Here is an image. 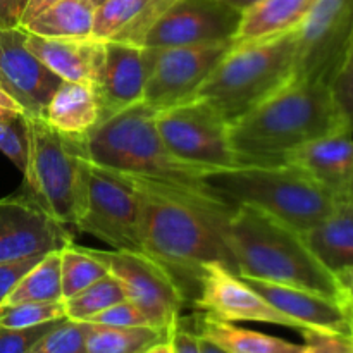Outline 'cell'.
Instances as JSON below:
<instances>
[{
	"instance_id": "obj_30",
	"label": "cell",
	"mask_w": 353,
	"mask_h": 353,
	"mask_svg": "<svg viewBox=\"0 0 353 353\" xmlns=\"http://www.w3.org/2000/svg\"><path fill=\"white\" fill-rule=\"evenodd\" d=\"M123 300H126V293H124L121 283L109 272L99 281L92 283L85 290L76 293L74 296L64 300L65 317L71 321L86 323L95 314L102 312L107 307L123 302Z\"/></svg>"
},
{
	"instance_id": "obj_25",
	"label": "cell",
	"mask_w": 353,
	"mask_h": 353,
	"mask_svg": "<svg viewBox=\"0 0 353 353\" xmlns=\"http://www.w3.org/2000/svg\"><path fill=\"white\" fill-rule=\"evenodd\" d=\"M196 333L212 341L228 353H303L305 347L292 343L283 338L271 336L261 331L245 330L234 326V323L216 319L202 314L196 321Z\"/></svg>"
},
{
	"instance_id": "obj_49",
	"label": "cell",
	"mask_w": 353,
	"mask_h": 353,
	"mask_svg": "<svg viewBox=\"0 0 353 353\" xmlns=\"http://www.w3.org/2000/svg\"><path fill=\"white\" fill-rule=\"evenodd\" d=\"M348 307V312H350V317H352V324H353V302L352 303H347Z\"/></svg>"
},
{
	"instance_id": "obj_21",
	"label": "cell",
	"mask_w": 353,
	"mask_h": 353,
	"mask_svg": "<svg viewBox=\"0 0 353 353\" xmlns=\"http://www.w3.org/2000/svg\"><path fill=\"white\" fill-rule=\"evenodd\" d=\"M174 0H105L95 9L93 38L140 45L155 19Z\"/></svg>"
},
{
	"instance_id": "obj_18",
	"label": "cell",
	"mask_w": 353,
	"mask_h": 353,
	"mask_svg": "<svg viewBox=\"0 0 353 353\" xmlns=\"http://www.w3.org/2000/svg\"><path fill=\"white\" fill-rule=\"evenodd\" d=\"M240 278L247 285H250L259 295L264 296L265 302L295 321L302 327V331L321 330L341 334L352 333L350 312L341 300L312 292V290L278 285V283L262 281V279L247 278V276H240Z\"/></svg>"
},
{
	"instance_id": "obj_53",
	"label": "cell",
	"mask_w": 353,
	"mask_h": 353,
	"mask_svg": "<svg viewBox=\"0 0 353 353\" xmlns=\"http://www.w3.org/2000/svg\"><path fill=\"white\" fill-rule=\"evenodd\" d=\"M0 90H2V81H0Z\"/></svg>"
},
{
	"instance_id": "obj_41",
	"label": "cell",
	"mask_w": 353,
	"mask_h": 353,
	"mask_svg": "<svg viewBox=\"0 0 353 353\" xmlns=\"http://www.w3.org/2000/svg\"><path fill=\"white\" fill-rule=\"evenodd\" d=\"M334 278H336L338 288H340L341 299H343L345 305H347V303H352L353 302V268L338 272Z\"/></svg>"
},
{
	"instance_id": "obj_24",
	"label": "cell",
	"mask_w": 353,
	"mask_h": 353,
	"mask_svg": "<svg viewBox=\"0 0 353 353\" xmlns=\"http://www.w3.org/2000/svg\"><path fill=\"white\" fill-rule=\"evenodd\" d=\"M316 0H261L245 10L233 41H252L296 30Z\"/></svg>"
},
{
	"instance_id": "obj_43",
	"label": "cell",
	"mask_w": 353,
	"mask_h": 353,
	"mask_svg": "<svg viewBox=\"0 0 353 353\" xmlns=\"http://www.w3.org/2000/svg\"><path fill=\"white\" fill-rule=\"evenodd\" d=\"M0 109H6V110H12V112H17V114H23V110H21V107L17 105L16 102H14L12 99H10L9 95H7L3 90H0Z\"/></svg>"
},
{
	"instance_id": "obj_5",
	"label": "cell",
	"mask_w": 353,
	"mask_h": 353,
	"mask_svg": "<svg viewBox=\"0 0 353 353\" xmlns=\"http://www.w3.org/2000/svg\"><path fill=\"white\" fill-rule=\"evenodd\" d=\"M130 183L140 196L145 254L165 265L176 279L186 276L195 279L196 285L207 264L217 262L236 272L216 221L174 196L141 183Z\"/></svg>"
},
{
	"instance_id": "obj_19",
	"label": "cell",
	"mask_w": 353,
	"mask_h": 353,
	"mask_svg": "<svg viewBox=\"0 0 353 353\" xmlns=\"http://www.w3.org/2000/svg\"><path fill=\"white\" fill-rule=\"evenodd\" d=\"M26 45L62 81L97 86L103 41L95 38H47L26 31Z\"/></svg>"
},
{
	"instance_id": "obj_34",
	"label": "cell",
	"mask_w": 353,
	"mask_h": 353,
	"mask_svg": "<svg viewBox=\"0 0 353 353\" xmlns=\"http://www.w3.org/2000/svg\"><path fill=\"white\" fill-rule=\"evenodd\" d=\"M330 88L334 97V102L343 116L347 130L353 134V43L343 64L334 74Z\"/></svg>"
},
{
	"instance_id": "obj_44",
	"label": "cell",
	"mask_w": 353,
	"mask_h": 353,
	"mask_svg": "<svg viewBox=\"0 0 353 353\" xmlns=\"http://www.w3.org/2000/svg\"><path fill=\"white\" fill-rule=\"evenodd\" d=\"M221 2H224L226 6L233 7V9L240 10V12H245V10H248L250 7H254L255 3H259L261 0H221Z\"/></svg>"
},
{
	"instance_id": "obj_52",
	"label": "cell",
	"mask_w": 353,
	"mask_h": 353,
	"mask_svg": "<svg viewBox=\"0 0 353 353\" xmlns=\"http://www.w3.org/2000/svg\"><path fill=\"white\" fill-rule=\"evenodd\" d=\"M350 336H352V353H353V324H352V333H350Z\"/></svg>"
},
{
	"instance_id": "obj_2",
	"label": "cell",
	"mask_w": 353,
	"mask_h": 353,
	"mask_svg": "<svg viewBox=\"0 0 353 353\" xmlns=\"http://www.w3.org/2000/svg\"><path fill=\"white\" fill-rule=\"evenodd\" d=\"M347 130L330 85L292 81L230 124L240 164H274L295 148Z\"/></svg>"
},
{
	"instance_id": "obj_40",
	"label": "cell",
	"mask_w": 353,
	"mask_h": 353,
	"mask_svg": "<svg viewBox=\"0 0 353 353\" xmlns=\"http://www.w3.org/2000/svg\"><path fill=\"white\" fill-rule=\"evenodd\" d=\"M57 2H61V0H28L26 7H24L23 16H21L19 26L21 28L26 26V24L31 23L34 17H38L41 12H45L47 9H50V7Z\"/></svg>"
},
{
	"instance_id": "obj_26",
	"label": "cell",
	"mask_w": 353,
	"mask_h": 353,
	"mask_svg": "<svg viewBox=\"0 0 353 353\" xmlns=\"http://www.w3.org/2000/svg\"><path fill=\"white\" fill-rule=\"evenodd\" d=\"M95 9L92 0H61L23 30L47 38H93Z\"/></svg>"
},
{
	"instance_id": "obj_23",
	"label": "cell",
	"mask_w": 353,
	"mask_h": 353,
	"mask_svg": "<svg viewBox=\"0 0 353 353\" xmlns=\"http://www.w3.org/2000/svg\"><path fill=\"white\" fill-rule=\"evenodd\" d=\"M57 131L86 137L100 123V102L93 86L62 81L41 114Z\"/></svg>"
},
{
	"instance_id": "obj_33",
	"label": "cell",
	"mask_w": 353,
	"mask_h": 353,
	"mask_svg": "<svg viewBox=\"0 0 353 353\" xmlns=\"http://www.w3.org/2000/svg\"><path fill=\"white\" fill-rule=\"evenodd\" d=\"M0 152L24 172L28 161V124L24 114L0 117Z\"/></svg>"
},
{
	"instance_id": "obj_10",
	"label": "cell",
	"mask_w": 353,
	"mask_h": 353,
	"mask_svg": "<svg viewBox=\"0 0 353 353\" xmlns=\"http://www.w3.org/2000/svg\"><path fill=\"white\" fill-rule=\"evenodd\" d=\"M295 41L293 81L331 85L353 43V0H316Z\"/></svg>"
},
{
	"instance_id": "obj_12",
	"label": "cell",
	"mask_w": 353,
	"mask_h": 353,
	"mask_svg": "<svg viewBox=\"0 0 353 353\" xmlns=\"http://www.w3.org/2000/svg\"><path fill=\"white\" fill-rule=\"evenodd\" d=\"M233 40L185 47L145 48L147 81L143 102L154 110L193 99Z\"/></svg>"
},
{
	"instance_id": "obj_36",
	"label": "cell",
	"mask_w": 353,
	"mask_h": 353,
	"mask_svg": "<svg viewBox=\"0 0 353 353\" xmlns=\"http://www.w3.org/2000/svg\"><path fill=\"white\" fill-rule=\"evenodd\" d=\"M57 323L59 321H54L34 327H0V353H28Z\"/></svg>"
},
{
	"instance_id": "obj_37",
	"label": "cell",
	"mask_w": 353,
	"mask_h": 353,
	"mask_svg": "<svg viewBox=\"0 0 353 353\" xmlns=\"http://www.w3.org/2000/svg\"><path fill=\"white\" fill-rule=\"evenodd\" d=\"M303 336V353H352L350 334L333 333V331L305 330Z\"/></svg>"
},
{
	"instance_id": "obj_51",
	"label": "cell",
	"mask_w": 353,
	"mask_h": 353,
	"mask_svg": "<svg viewBox=\"0 0 353 353\" xmlns=\"http://www.w3.org/2000/svg\"><path fill=\"white\" fill-rule=\"evenodd\" d=\"M92 2L95 3V6H100V3H102V2H105V0H92Z\"/></svg>"
},
{
	"instance_id": "obj_1",
	"label": "cell",
	"mask_w": 353,
	"mask_h": 353,
	"mask_svg": "<svg viewBox=\"0 0 353 353\" xmlns=\"http://www.w3.org/2000/svg\"><path fill=\"white\" fill-rule=\"evenodd\" d=\"M86 150L97 168L174 196L219 226L231 212L203 183V172L210 168L188 164L176 157L159 134L155 110L145 102L97 124L86 134Z\"/></svg>"
},
{
	"instance_id": "obj_31",
	"label": "cell",
	"mask_w": 353,
	"mask_h": 353,
	"mask_svg": "<svg viewBox=\"0 0 353 353\" xmlns=\"http://www.w3.org/2000/svg\"><path fill=\"white\" fill-rule=\"evenodd\" d=\"M65 319L64 300L0 305V327H34Z\"/></svg>"
},
{
	"instance_id": "obj_22",
	"label": "cell",
	"mask_w": 353,
	"mask_h": 353,
	"mask_svg": "<svg viewBox=\"0 0 353 353\" xmlns=\"http://www.w3.org/2000/svg\"><path fill=\"white\" fill-rule=\"evenodd\" d=\"M307 245L321 264L336 276L353 268V199L343 193L333 212L303 233Z\"/></svg>"
},
{
	"instance_id": "obj_32",
	"label": "cell",
	"mask_w": 353,
	"mask_h": 353,
	"mask_svg": "<svg viewBox=\"0 0 353 353\" xmlns=\"http://www.w3.org/2000/svg\"><path fill=\"white\" fill-rule=\"evenodd\" d=\"M28 353H86V323L59 321Z\"/></svg>"
},
{
	"instance_id": "obj_11",
	"label": "cell",
	"mask_w": 353,
	"mask_h": 353,
	"mask_svg": "<svg viewBox=\"0 0 353 353\" xmlns=\"http://www.w3.org/2000/svg\"><path fill=\"white\" fill-rule=\"evenodd\" d=\"M93 250V248H92ZM107 271L121 283L126 299L133 302L150 326L168 331L179 321L185 307V290L165 265L141 252L93 250Z\"/></svg>"
},
{
	"instance_id": "obj_16",
	"label": "cell",
	"mask_w": 353,
	"mask_h": 353,
	"mask_svg": "<svg viewBox=\"0 0 353 353\" xmlns=\"http://www.w3.org/2000/svg\"><path fill=\"white\" fill-rule=\"evenodd\" d=\"M0 81L24 116H41L62 79L28 48L26 31L10 26L0 28Z\"/></svg>"
},
{
	"instance_id": "obj_48",
	"label": "cell",
	"mask_w": 353,
	"mask_h": 353,
	"mask_svg": "<svg viewBox=\"0 0 353 353\" xmlns=\"http://www.w3.org/2000/svg\"><path fill=\"white\" fill-rule=\"evenodd\" d=\"M9 116H17V112H12V110L0 109V117H9Z\"/></svg>"
},
{
	"instance_id": "obj_28",
	"label": "cell",
	"mask_w": 353,
	"mask_h": 353,
	"mask_svg": "<svg viewBox=\"0 0 353 353\" xmlns=\"http://www.w3.org/2000/svg\"><path fill=\"white\" fill-rule=\"evenodd\" d=\"M62 300L61 250L50 252L19 279L2 305L24 302H59Z\"/></svg>"
},
{
	"instance_id": "obj_4",
	"label": "cell",
	"mask_w": 353,
	"mask_h": 353,
	"mask_svg": "<svg viewBox=\"0 0 353 353\" xmlns=\"http://www.w3.org/2000/svg\"><path fill=\"white\" fill-rule=\"evenodd\" d=\"M203 183L231 210L238 205L257 207L300 233L326 219L343 195L288 162L210 168L203 172Z\"/></svg>"
},
{
	"instance_id": "obj_20",
	"label": "cell",
	"mask_w": 353,
	"mask_h": 353,
	"mask_svg": "<svg viewBox=\"0 0 353 353\" xmlns=\"http://www.w3.org/2000/svg\"><path fill=\"white\" fill-rule=\"evenodd\" d=\"M285 162L336 193H347L353 183V134L348 130L326 134L295 148Z\"/></svg>"
},
{
	"instance_id": "obj_17",
	"label": "cell",
	"mask_w": 353,
	"mask_h": 353,
	"mask_svg": "<svg viewBox=\"0 0 353 353\" xmlns=\"http://www.w3.org/2000/svg\"><path fill=\"white\" fill-rule=\"evenodd\" d=\"M147 81L145 48L128 41H103V59L95 92L100 102V123L114 114L143 102Z\"/></svg>"
},
{
	"instance_id": "obj_29",
	"label": "cell",
	"mask_w": 353,
	"mask_h": 353,
	"mask_svg": "<svg viewBox=\"0 0 353 353\" xmlns=\"http://www.w3.org/2000/svg\"><path fill=\"white\" fill-rule=\"evenodd\" d=\"M109 274L105 262L93 254L92 248L68 245L61 250L62 300H68Z\"/></svg>"
},
{
	"instance_id": "obj_7",
	"label": "cell",
	"mask_w": 353,
	"mask_h": 353,
	"mask_svg": "<svg viewBox=\"0 0 353 353\" xmlns=\"http://www.w3.org/2000/svg\"><path fill=\"white\" fill-rule=\"evenodd\" d=\"M26 193L57 223L76 228L92 168L86 137L61 133L41 116H26Z\"/></svg>"
},
{
	"instance_id": "obj_27",
	"label": "cell",
	"mask_w": 353,
	"mask_h": 353,
	"mask_svg": "<svg viewBox=\"0 0 353 353\" xmlns=\"http://www.w3.org/2000/svg\"><path fill=\"white\" fill-rule=\"evenodd\" d=\"M168 338V331L152 326L114 327L86 323V353H143Z\"/></svg>"
},
{
	"instance_id": "obj_47",
	"label": "cell",
	"mask_w": 353,
	"mask_h": 353,
	"mask_svg": "<svg viewBox=\"0 0 353 353\" xmlns=\"http://www.w3.org/2000/svg\"><path fill=\"white\" fill-rule=\"evenodd\" d=\"M7 3H9V0H0V28H6Z\"/></svg>"
},
{
	"instance_id": "obj_3",
	"label": "cell",
	"mask_w": 353,
	"mask_h": 353,
	"mask_svg": "<svg viewBox=\"0 0 353 353\" xmlns=\"http://www.w3.org/2000/svg\"><path fill=\"white\" fill-rule=\"evenodd\" d=\"M221 233L238 276L312 290L343 302L334 274L312 254L303 233L285 221L257 207L238 205Z\"/></svg>"
},
{
	"instance_id": "obj_38",
	"label": "cell",
	"mask_w": 353,
	"mask_h": 353,
	"mask_svg": "<svg viewBox=\"0 0 353 353\" xmlns=\"http://www.w3.org/2000/svg\"><path fill=\"white\" fill-rule=\"evenodd\" d=\"M41 257H43V255H41ZM38 261H40V257H31L23 259V261L3 262V264H0V305L6 302L7 296L10 295V292L16 288L19 279L23 278Z\"/></svg>"
},
{
	"instance_id": "obj_42",
	"label": "cell",
	"mask_w": 353,
	"mask_h": 353,
	"mask_svg": "<svg viewBox=\"0 0 353 353\" xmlns=\"http://www.w3.org/2000/svg\"><path fill=\"white\" fill-rule=\"evenodd\" d=\"M26 3H28V0H9V3H7L6 28L19 26L21 16H23Z\"/></svg>"
},
{
	"instance_id": "obj_6",
	"label": "cell",
	"mask_w": 353,
	"mask_h": 353,
	"mask_svg": "<svg viewBox=\"0 0 353 353\" xmlns=\"http://www.w3.org/2000/svg\"><path fill=\"white\" fill-rule=\"evenodd\" d=\"M295 30L252 41H233L195 97L234 123L295 78Z\"/></svg>"
},
{
	"instance_id": "obj_46",
	"label": "cell",
	"mask_w": 353,
	"mask_h": 353,
	"mask_svg": "<svg viewBox=\"0 0 353 353\" xmlns=\"http://www.w3.org/2000/svg\"><path fill=\"white\" fill-rule=\"evenodd\" d=\"M200 338H202V336H200ZM202 353H228V352H224L223 348H219L217 345H214L212 341L202 338Z\"/></svg>"
},
{
	"instance_id": "obj_39",
	"label": "cell",
	"mask_w": 353,
	"mask_h": 353,
	"mask_svg": "<svg viewBox=\"0 0 353 353\" xmlns=\"http://www.w3.org/2000/svg\"><path fill=\"white\" fill-rule=\"evenodd\" d=\"M168 340L171 343L172 353H202V338L196 330H188L181 321L169 330Z\"/></svg>"
},
{
	"instance_id": "obj_14",
	"label": "cell",
	"mask_w": 353,
	"mask_h": 353,
	"mask_svg": "<svg viewBox=\"0 0 353 353\" xmlns=\"http://www.w3.org/2000/svg\"><path fill=\"white\" fill-rule=\"evenodd\" d=\"M71 243L68 226L41 209L30 193L0 199V264L41 257Z\"/></svg>"
},
{
	"instance_id": "obj_15",
	"label": "cell",
	"mask_w": 353,
	"mask_h": 353,
	"mask_svg": "<svg viewBox=\"0 0 353 353\" xmlns=\"http://www.w3.org/2000/svg\"><path fill=\"white\" fill-rule=\"evenodd\" d=\"M195 305L216 319L238 323H264L302 331V327L268 303L250 285L224 264H207L202 269Z\"/></svg>"
},
{
	"instance_id": "obj_35",
	"label": "cell",
	"mask_w": 353,
	"mask_h": 353,
	"mask_svg": "<svg viewBox=\"0 0 353 353\" xmlns=\"http://www.w3.org/2000/svg\"><path fill=\"white\" fill-rule=\"evenodd\" d=\"M86 323L102 324V326H114V327H137V326H150L145 314L134 305L130 300H123L114 305L107 307L102 312L95 314L90 317ZM154 327V326H152Z\"/></svg>"
},
{
	"instance_id": "obj_13",
	"label": "cell",
	"mask_w": 353,
	"mask_h": 353,
	"mask_svg": "<svg viewBox=\"0 0 353 353\" xmlns=\"http://www.w3.org/2000/svg\"><path fill=\"white\" fill-rule=\"evenodd\" d=\"M243 12L221 0H174L152 23L143 48L185 47L234 40Z\"/></svg>"
},
{
	"instance_id": "obj_9",
	"label": "cell",
	"mask_w": 353,
	"mask_h": 353,
	"mask_svg": "<svg viewBox=\"0 0 353 353\" xmlns=\"http://www.w3.org/2000/svg\"><path fill=\"white\" fill-rule=\"evenodd\" d=\"M76 230L110 245L112 250L145 254L137 188L123 176L92 164L85 209Z\"/></svg>"
},
{
	"instance_id": "obj_8",
	"label": "cell",
	"mask_w": 353,
	"mask_h": 353,
	"mask_svg": "<svg viewBox=\"0 0 353 353\" xmlns=\"http://www.w3.org/2000/svg\"><path fill=\"white\" fill-rule=\"evenodd\" d=\"M155 124L169 150L181 161L200 168L240 164L230 137V123L200 97L155 110Z\"/></svg>"
},
{
	"instance_id": "obj_50",
	"label": "cell",
	"mask_w": 353,
	"mask_h": 353,
	"mask_svg": "<svg viewBox=\"0 0 353 353\" xmlns=\"http://www.w3.org/2000/svg\"><path fill=\"white\" fill-rule=\"evenodd\" d=\"M347 193H348V195H350L352 199H353V183H352V185H350V188L347 190Z\"/></svg>"
},
{
	"instance_id": "obj_45",
	"label": "cell",
	"mask_w": 353,
	"mask_h": 353,
	"mask_svg": "<svg viewBox=\"0 0 353 353\" xmlns=\"http://www.w3.org/2000/svg\"><path fill=\"white\" fill-rule=\"evenodd\" d=\"M143 353H172V348L168 338H164V340L157 341V343L152 345L150 348H147Z\"/></svg>"
}]
</instances>
